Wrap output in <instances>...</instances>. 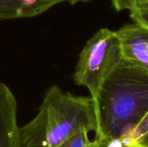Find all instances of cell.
I'll list each match as a JSON object with an SVG mask.
<instances>
[{"label":"cell","mask_w":148,"mask_h":147,"mask_svg":"<svg viewBox=\"0 0 148 147\" xmlns=\"http://www.w3.org/2000/svg\"><path fill=\"white\" fill-rule=\"evenodd\" d=\"M92 99L95 138L121 139L148 112V69L121 59Z\"/></svg>","instance_id":"cell-1"},{"label":"cell","mask_w":148,"mask_h":147,"mask_svg":"<svg viewBox=\"0 0 148 147\" xmlns=\"http://www.w3.org/2000/svg\"><path fill=\"white\" fill-rule=\"evenodd\" d=\"M96 115L91 96H76L57 85L46 92L37 115L20 128L23 147H59L80 131H95Z\"/></svg>","instance_id":"cell-2"},{"label":"cell","mask_w":148,"mask_h":147,"mask_svg":"<svg viewBox=\"0 0 148 147\" xmlns=\"http://www.w3.org/2000/svg\"><path fill=\"white\" fill-rule=\"evenodd\" d=\"M121 59L116 31L100 29L81 51L73 74L74 81L77 85L88 88L93 99L104 79Z\"/></svg>","instance_id":"cell-3"},{"label":"cell","mask_w":148,"mask_h":147,"mask_svg":"<svg viewBox=\"0 0 148 147\" xmlns=\"http://www.w3.org/2000/svg\"><path fill=\"white\" fill-rule=\"evenodd\" d=\"M121 59L148 69V28L137 22L124 24L116 31Z\"/></svg>","instance_id":"cell-4"},{"label":"cell","mask_w":148,"mask_h":147,"mask_svg":"<svg viewBox=\"0 0 148 147\" xmlns=\"http://www.w3.org/2000/svg\"><path fill=\"white\" fill-rule=\"evenodd\" d=\"M17 111L14 94L0 81V147H23Z\"/></svg>","instance_id":"cell-5"},{"label":"cell","mask_w":148,"mask_h":147,"mask_svg":"<svg viewBox=\"0 0 148 147\" xmlns=\"http://www.w3.org/2000/svg\"><path fill=\"white\" fill-rule=\"evenodd\" d=\"M64 0H0V20L33 17Z\"/></svg>","instance_id":"cell-6"},{"label":"cell","mask_w":148,"mask_h":147,"mask_svg":"<svg viewBox=\"0 0 148 147\" xmlns=\"http://www.w3.org/2000/svg\"><path fill=\"white\" fill-rule=\"evenodd\" d=\"M148 132V112L140 122L121 140L124 147H128L133 142Z\"/></svg>","instance_id":"cell-7"},{"label":"cell","mask_w":148,"mask_h":147,"mask_svg":"<svg viewBox=\"0 0 148 147\" xmlns=\"http://www.w3.org/2000/svg\"><path fill=\"white\" fill-rule=\"evenodd\" d=\"M91 143L88 133L82 131L67 138L59 147H90Z\"/></svg>","instance_id":"cell-8"},{"label":"cell","mask_w":148,"mask_h":147,"mask_svg":"<svg viewBox=\"0 0 148 147\" xmlns=\"http://www.w3.org/2000/svg\"><path fill=\"white\" fill-rule=\"evenodd\" d=\"M113 7L116 11H129L140 7L148 6V0H111Z\"/></svg>","instance_id":"cell-9"},{"label":"cell","mask_w":148,"mask_h":147,"mask_svg":"<svg viewBox=\"0 0 148 147\" xmlns=\"http://www.w3.org/2000/svg\"><path fill=\"white\" fill-rule=\"evenodd\" d=\"M130 17L134 22L148 28V6L140 7L130 11Z\"/></svg>","instance_id":"cell-10"},{"label":"cell","mask_w":148,"mask_h":147,"mask_svg":"<svg viewBox=\"0 0 148 147\" xmlns=\"http://www.w3.org/2000/svg\"><path fill=\"white\" fill-rule=\"evenodd\" d=\"M90 147H124L120 139L107 140L94 138L91 143Z\"/></svg>","instance_id":"cell-11"},{"label":"cell","mask_w":148,"mask_h":147,"mask_svg":"<svg viewBox=\"0 0 148 147\" xmlns=\"http://www.w3.org/2000/svg\"><path fill=\"white\" fill-rule=\"evenodd\" d=\"M128 147H148V132L136 140Z\"/></svg>","instance_id":"cell-12"},{"label":"cell","mask_w":148,"mask_h":147,"mask_svg":"<svg viewBox=\"0 0 148 147\" xmlns=\"http://www.w3.org/2000/svg\"><path fill=\"white\" fill-rule=\"evenodd\" d=\"M64 2H68L69 4H70L71 5H74V4H76L77 3H86V2H89L91 0H64Z\"/></svg>","instance_id":"cell-13"}]
</instances>
